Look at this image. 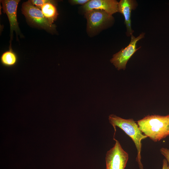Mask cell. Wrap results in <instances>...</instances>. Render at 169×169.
I'll return each instance as SVG.
<instances>
[{
  "mask_svg": "<svg viewBox=\"0 0 169 169\" xmlns=\"http://www.w3.org/2000/svg\"><path fill=\"white\" fill-rule=\"evenodd\" d=\"M145 34V33H142L136 37L133 34L131 35V40L128 45L113 55L110 61L117 70H125V69L128 60L134 53L141 48L140 47L136 48L137 43L144 37Z\"/></svg>",
  "mask_w": 169,
  "mask_h": 169,
  "instance_id": "cell-5",
  "label": "cell"
},
{
  "mask_svg": "<svg viewBox=\"0 0 169 169\" xmlns=\"http://www.w3.org/2000/svg\"><path fill=\"white\" fill-rule=\"evenodd\" d=\"M18 58L16 54L12 48L4 52L1 57L2 64L7 67H12L15 65L17 62Z\"/></svg>",
  "mask_w": 169,
  "mask_h": 169,
  "instance_id": "cell-11",
  "label": "cell"
},
{
  "mask_svg": "<svg viewBox=\"0 0 169 169\" xmlns=\"http://www.w3.org/2000/svg\"><path fill=\"white\" fill-rule=\"evenodd\" d=\"M90 0H71L70 3L73 5H84L87 3Z\"/></svg>",
  "mask_w": 169,
  "mask_h": 169,
  "instance_id": "cell-14",
  "label": "cell"
},
{
  "mask_svg": "<svg viewBox=\"0 0 169 169\" xmlns=\"http://www.w3.org/2000/svg\"><path fill=\"white\" fill-rule=\"evenodd\" d=\"M114 146L108 151L105 156L106 169H125L128 161V153L115 139Z\"/></svg>",
  "mask_w": 169,
  "mask_h": 169,
  "instance_id": "cell-6",
  "label": "cell"
},
{
  "mask_svg": "<svg viewBox=\"0 0 169 169\" xmlns=\"http://www.w3.org/2000/svg\"><path fill=\"white\" fill-rule=\"evenodd\" d=\"M22 11L28 20L41 28L50 31L55 29V25L47 19L40 9L34 6L29 0L23 3Z\"/></svg>",
  "mask_w": 169,
  "mask_h": 169,
  "instance_id": "cell-4",
  "label": "cell"
},
{
  "mask_svg": "<svg viewBox=\"0 0 169 169\" xmlns=\"http://www.w3.org/2000/svg\"><path fill=\"white\" fill-rule=\"evenodd\" d=\"M118 2L115 0H90L82 6L81 9L84 13L93 9L104 11L112 15L118 12Z\"/></svg>",
  "mask_w": 169,
  "mask_h": 169,
  "instance_id": "cell-7",
  "label": "cell"
},
{
  "mask_svg": "<svg viewBox=\"0 0 169 169\" xmlns=\"http://www.w3.org/2000/svg\"><path fill=\"white\" fill-rule=\"evenodd\" d=\"M141 131L154 142L167 136L169 125L168 115H148L137 122Z\"/></svg>",
  "mask_w": 169,
  "mask_h": 169,
  "instance_id": "cell-1",
  "label": "cell"
},
{
  "mask_svg": "<svg viewBox=\"0 0 169 169\" xmlns=\"http://www.w3.org/2000/svg\"><path fill=\"white\" fill-rule=\"evenodd\" d=\"M31 3L35 7L41 9L45 3L50 1V0H31Z\"/></svg>",
  "mask_w": 169,
  "mask_h": 169,
  "instance_id": "cell-12",
  "label": "cell"
},
{
  "mask_svg": "<svg viewBox=\"0 0 169 169\" xmlns=\"http://www.w3.org/2000/svg\"><path fill=\"white\" fill-rule=\"evenodd\" d=\"M110 123L113 126L116 131L115 127H118L129 136L132 139L137 150L136 161L140 169H143L141 161V141L147 137L142 134L138 125L132 119H124L115 115H110L108 118Z\"/></svg>",
  "mask_w": 169,
  "mask_h": 169,
  "instance_id": "cell-2",
  "label": "cell"
},
{
  "mask_svg": "<svg viewBox=\"0 0 169 169\" xmlns=\"http://www.w3.org/2000/svg\"><path fill=\"white\" fill-rule=\"evenodd\" d=\"M41 9L45 18L50 23H53L57 19L58 15L56 1L50 0V2L44 4Z\"/></svg>",
  "mask_w": 169,
  "mask_h": 169,
  "instance_id": "cell-10",
  "label": "cell"
},
{
  "mask_svg": "<svg viewBox=\"0 0 169 169\" xmlns=\"http://www.w3.org/2000/svg\"><path fill=\"white\" fill-rule=\"evenodd\" d=\"M169 118V115H167ZM169 136V125H168V130H167V136Z\"/></svg>",
  "mask_w": 169,
  "mask_h": 169,
  "instance_id": "cell-16",
  "label": "cell"
},
{
  "mask_svg": "<svg viewBox=\"0 0 169 169\" xmlns=\"http://www.w3.org/2000/svg\"><path fill=\"white\" fill-rule=\"evenodd\" d=\"M160 151L161 153L165 157L169 167V149L162 147L160 149Z\"/></svg>",
  "mask_w": 169,
  "mask_h": 169,
  "instance_id": "cell-13",
  "label": "cell"
},
{
  "mask_svg": "<svg viewBox=\"0 0 169 169\" xmlns=\"http://www.w3.org/2000/svg\"><path fill=\"white\" fill-rule=\"evenodd\" d=\"M20 1L19 0H0L3 12L6 14L8 18L11 37L13 31L17 33L19 32L17 19V9Z\"/></svg>",
  "mask_w": 169,
  "mask_h": 169,
  "instance_id": "cell-8",
  "label": "cell"
},
{
  "mask_svg": "<svg viewBox=\"0 0 169 169\" xmlns=\"http://www.w3.org/2000/svg\"><path fill=\"white\" fill-rule=\"evenodd\" d=\"M84 15L87 21V31L91 35L97 33L114 19L112 15L100 10L87 11L84 13Z\"/></svg>",
  "mask_w": 169,
  "mask_h": 169,
  "instance_id": "cell-3",
  "label": "cell"
},
{
  "mask_svg": "<svg viewBox=\"0 0 169 169\" xmlns=\"http://www.w3.org/2000/svg\"><path fill=\"white\" fill-rule=\"evenodd\" d=\"M137 6V2L135 0H121L118 3V12L121 13L124 17L126 28V34L128 37L133 34L134 32L131 27V12Z\"/></svg>",
  "mask_w": 169,
  "mask_h": 169,
  "instance_id": "cell-9",
  "label": "cell"
},
{
  "mask_svg": "<svg viewBox=\"0 0 169 169\" xmlns=\"http://www.w3.org/2000/svg\"><path fill=\"white\" fill-rule=\"evenodd\" d=\"M162 169H169L168 162L166 159H164L162 161Z\"/></svg>",
  "mask_w": 169,
  "mask_h": 169,
  "instance_id": "cell-15",
  "label": "cell"
}]
</instances>
